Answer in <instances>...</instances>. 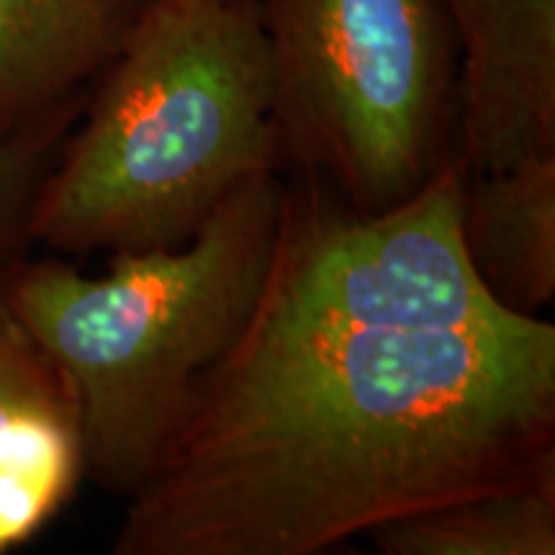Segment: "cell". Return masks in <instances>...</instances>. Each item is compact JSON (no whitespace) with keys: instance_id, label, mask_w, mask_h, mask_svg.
I'll use <instances>...</instances> for the list:
<instances>
[{"instance_id":"1","label":"cell","mask_w":555,"mask_h":555,"mask_svg":"<svg viewBox=\"0 0 555 555\" xmlns=\"http://www.w3.org/2000/svg\"><path fill=\"white\" fill-rule=\"evenodd\" d=\"M555 476V327L371 330L266 301L193 393L114 555H319Z\"/></svg>"},{"instance_id":"2","label":"cell","mask_w":555,"mask_h":555,"mask_svg":"<svg viewBox=\"0 0 555 555\" xmlns=\"http://www.w3.org/2000/svg\"><path fill=\"white\" fill-rule=\"evenodd\" d=\"M278 159L258 0H152L41 180L29 240L60 255L178 247Z\"/></svg>"},{"instance_id":"3","label":"cell","mask_w":555,"mask_h":555,"mask_svg":"<svg viewBox=\"0 0 555 555\" xmlns=\"http://www.w3.org/2000/svg\"><path fill=\"white\" fill-rule=\"evenodd\" d=\"M283 206L278 168L262 170L189 242L111 255L101 278L26 255L0 270V298L73 397L82 478L127 499L142 489L198 384L258 309Z\"/></svg>"},{"instance_id":"4","label":"cell","mask_w":555,"mask_h":555,"mask_svg":"<svg viewBox=\"0 0 555 555\" xmlns=\"http://www.w3.org/2000/svg\"><path fill=\"white\" fill-rule=\"evenodd\" d=\"M281 157L358 214L412 196L446 157L455 39L442 0H258Z\"/></svg>"},{"instance_id":"5","label":"cell","mask_w":555,"mask_h":555,"mask_svg":"<svg viewBox=\"0 0 555 555\" xmlns=\"http://www.w3.org/2000/svg\"><path fill=\"white\" fill-rule=\"evenodd\" d=\"M466 178L446 157L412 196L378 214L286 189L262 301L332 327L499 330L517 324L470 266L461 237Z\"/></svg>"},{"instance_id":"6","label":"cell","mask_w":555,"mask_h":555,"mask_svg":"<svg viewBox=\"0 0 555 555\" xmlns=\"http://www.w3.org/2000/svg\"><path fill=\"white\" fill-rule=\"evenodd\" d=\"M463 178L555 155V0H442Z\"/></svg>"},{"instance_id":"7","label":"cell","mask_w":555,"mask_h":555,"mask_svg":"<svg viewBox=\"0 0 555 555\" xmlns=\"http://www.w3.org/2000/svg\"><path fill=\"white\" fill-rule=\"evenodd\" d=\"M152 0H0V142L73 129Z\"/></svg>"},{"instance_id":"8","label":"cell","mask_w":555,"mask_h":555,"mask_svg":"<svg viewBox=\"0 0 555 555\" xmlns=\"http://www.w3.org/2000/svg\"><path fill=\"white\" fill-rule=\"evenodd\" d=\"M461 237L499 307L538 317L555 298V155L466 178Z\"/></svg>"},{"instance_id":"9","label":"cell","mask_w":555,"mask_h":555,"mask_svg":"<svg viewBox=\"0 0 555 555\" xmlns=\"http://www.w3.org/2000/svg\"><path fill=\"white\" fill-rule=\"evenodd\" d=\"M367 538L384 555H553L555 476L414 512Z\"/></svg>"},{"instance_id":"10","label":"cell","mask_w":555,"mask_h":555,"mask_svg":"<svg viewBox=\"0 0 555 555\" xmlns=\"http://www.w3.org/2000/svg\"><path fill=\"white\" fill-rule=\"evenodd\" d=\"M80 446L60 371L0 298V461L50 446Z\"/></svg>"},{"instance_id":"11","label":"cell","mask_w":555,"mask_h":555,"mask_svg":"<svg viewBox=\"0 0 555 555\" xmlns=\"http://www.w3.org/2000/svg\"><path fill=\"white\" fill-rule=\"evenodd\" d=\"M69 129H47L0 142V270L24 255L29 240V217L41 180Z\"/></svg>"}]
</instances>
